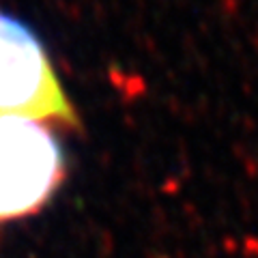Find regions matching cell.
<instances>
[{
	"label": "cell",
	"mask_w": 258,
	"mask_h": 258,
	"mask_svg": "<svg viewBox=\"0 0 258 258\" xmlns=\"http://www.w3.org/2000/svg\"><path fill=\"white\" fill-rule=\"evenodd\" d=\"M28 116L78 127L43 43L26 24L0 11V116Z\"/></svg>",
	"instance_id": "obj_2"
},
{
	"label": "cell",
	"mask_w": 258,
	"mask_h": 258,
	"mask_svg": "<svg viewBox=\"0 0 258 258\" xmlns=\"http://www.w3.org/2000/svg\"><path fill=\"white\" fill-rule=\"evenodd\" d=\"M64 176V151L50 123L0 116V222L39 211Z\"/></svg>",
	"instance_id": "obj_1"
}]
</instances>
